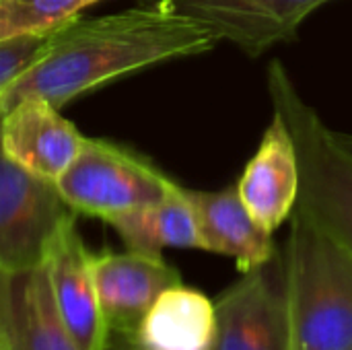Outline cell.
I'll list each match as a JSON object with an SVG mask.
<instances>
[{"mask_svg":"<svg viewBox=\"0 0 352 350\" xmlns=\"http://www.w3.org/2000/svg\"><path fill=\"white\" fill-rule=\"evenodd\" d=\"M214 35L169 2L142 4L101 19H74L50 35L41 54L0 93V118L37 95L58 109L74 97L148 66L198 56Z\"/></svg>","mask_w":352,"mask_h":350,"instance_id":"obj_1","label":"cell"},{"mask_svg":"<svg viewBox=\"0 0 352 350\" xmlns=\"http://www.w3.org/2000/svg\"><path fill=\"white\" fill-rule=\"evenodd\" d=\"M278 276L291 349L352 350V256L297 206Z\"/></svg>","mask_w":352,"mask_h":350,"instance_id":"obj_2","label":"cell"},{"mask_svg":"<svg viewBox=\"0 0 352 350\" xmlns=\"http://www.w3.org/2000/svg\"><path fill=\"white\" fill-rule=\"evenodd\" d=\"M268 93L295 142L297 208L352 256V149L303 101L280 60L270 64Z\"/></svg>","mask_w":352,"mask_h":350,"instance_id":"obj_3","label":"cell"},{"mask_svg":"<svg viewBox=\"0 0 352 350\" xmlns=\"http://www.w3.org/2000/svg\"><path fill=\"white\" fill-rule=\"evenodd\" d=\"M173 184L138 153L87 136L74 161L56 179L60 196L76 215L103 221L165 198Z\"/></svg>","mask_w":352,"mask_h":350,"instance_id":"obj_4","label":"cell"},{"mask_svg":"<svg viewBox=\"0 0 352 350\" xmlns=\"http://www.w3.org/2000/svg\"><path fill=\"white\" fill-rule=\"evenodd\" d=\"M76 215L45 182L0 149V274H23L43 264L58 227Z\"/></svg>","mask_w":352,"mask_h":350,"instance_id":"obj_5","label":"cell"},{"mask_svg":"<svg viewBox=\"0 0 352 350\" xmlns=\"http://www.w3.org/2000/svg\"><path fill=\"white\" fill-rule=\"evenodd\" d=\"M91 262L93 252L78 233L76 215H70L52 237L41 266L56 307L80 350H107L111 336L99 305Z\"/></svg>","mask_w":352,"mask_h":350,"instance_id":"obj_6","label":"cell"},{"mask_svg":"<svg viewBox=\"0 0 352 350\" xmlns=\"http://www.w3.org/2000/svg\"><path fill=\"white\" fill-rule=\"evenodd\" d=\"M241 274L217 301L214 350H293L278 268Z\"/></svg>","mask_w":352,"mask_h":350,"instance_id":"obj_7","label":"cell"},{"mask_svg":"<svg viewBox=\"0 0 352 350\" xmlns=\"http://www.w3.org/2000/svg\"><path fill=\"white\" fill-rule=\"evenodd\" d=\"M93 278L109 336L132 340L142 318L163 291L182 283L177 268L163 256L126 250L93 254Z\"/></svg>","mask_w":352,"mask_h":350,"instance_id":"obj_8","label":"cell"},{"mask_svg":"<svg viewBox=\"0 0 352 350\" xmlns=\"http://www.w3.org/2000/svg\"><path fill=\"white\" fill-rule=\"evenodd\" d=\"M330 0H171L169 4L206 27L214 39L260 56L278 41L291 39L299 25Z\"/></svg>","mask_w":352,"mask_h":350,"instance_id":"obj_9","label":"cell"},{"mask_svg":"<svg viewBox=\"0 0 352 350\" xmlns=\"http://www.w3.org/2000/svg\"><path fill=\"white\" fill-rule=\"evenodd\" d=\"M85 136L58 107L31 95L0 118V149L29 173L56 184L82 146Z\"/></svg>","mask_w":352,"mask_h":350,"instance_id":"obj_10","label":"cell"},{"mask_svg":"<svg viewBox=\"0 0 352 350\" xmlns=\"http://www.w3.org/2000/svg\"><path fill=\"white\" fill-rule=\"evenodd\" d=\"M237 188L245 208L264 231L274 235L291 219L299 198V163L291 132L278 113L266 128Z\"/></svg>","mask_w":352,"mask_h":350,"instance_id":"obj_11","label":"cell"},{"mask_svg":"<svg viewBox=\"0 0 352 350\" xmlns=\"http://www.w3.org/2000/svg\"><path fill=\"white\" fill-rule=\"evenodd\" d=\"M186 194L196 212L204 252L235 260L241 274L264 268L278 258L272 233L254 221L239 196L237 184L219 192L186 188Z\"/></svg>","mask_w":352,"mask_h":350,"instance_id":"obj_12","label":"cell"},{"mask_svg":"<svg viewBox=\"0 0 352 350\" xmlns=\"http://www.w3.org/2000/svg\"><path fill=\"white\" fill-rule=\"evenodd\" d=\"M0 322L12 350H80L56 307L43 266L0 274Z\"/></svg>","mask_w":352,"mask_h":350,"instance_id":"obj_13","label":"cell"},{"mask_svg":"<svg viewBox=\"0 0 352 350\" xmlns=\"http://www.w3.org/2000/svg\"><path fill=\"white\" fill-rule=\"evenodd\" d=\"M217 309L204 293L184 283L159 295L142 318L134 350H214Z\"/></svg>","mask_w":352,"mask_h":350,"instance_id":"obj_14","label":"cell"},{"mask_svg":"<svg viewBox=\"0 0 352 350\" xmlns=\"http://www.w3.org/2000/svg\"><path fill=\"white\" fill-rule=\"evenodd\" d=\"M126 250L163 256L165 248L202 250L198 221L186 188L173 184L165 198L107 219Z\"/></svg>","mask_w":352,"mask_h":350,"instance_id":"obj_15","label":"cell"},{"mask_svg":"<svg viewBox=\"0 0 352 350\" xmlns=\"http://www.w3.org/2000/svg\"><path fill=\"white\" fill-rule=\"evenodd\" d=\"M99 0H0V41L45 37Z\"/></svg>","mask_w":352,"mask_h":350,"instance_id":"obj_16","label":"cell"},{"mask_svg":"<svg viewBox=\"0 0 352 350\" xmlns=\"http://www.w3.org/2000/svg\"><path fill=\"white\" fill-rule=\"evenodd\" d=\"M47 39L50 35L0 41V93L8 87V83L14 76H19L41 54Z\"/></svg>","mask_w":352,"mask_h":350,"instance_id":"obj_17","label":"cell"},{"mask_svg":"<svg viewBox=\"0 0 352 350\" xmlns=\"http://www.w3.org/2000/svg\"><path fill=\"white\" fill-rule=\"evenodd\" d=\"M107 350H134V347H132V340H126V338H120V336H111L109 338V349Z\"/></svg>","mask_w":352,"mask_h":350,"instance_id":"obj_18","label":"cell"},{"mask_svg":"<svg viewBox=\"0 0 352 350\" xmlns=\"http://www.w3.org/2000/svg\"><path fill=\"white\" fill-rule=\"evenodd\" d=\"M0 350H12L10 349V342H8V336H6V330L0 322Z\"/></svg>","mask_w":352,"mask_h":350,"instance_id":"obj_19","label":"cell"},{"mask_svg":"<svg viewBox=\"0 0 352 350\" xmlns=\"http://www.w3.org/2000/svg\"><path fill=\"white\" fill-rule=\"evenodd\" d=\"M340 136L344 138V142H346V144L352 149V134H340Z\"/></svg>","mask_w":352,"mask_h":350,"instance_id":"obj_20","label":"cell"},{"mask_svg":"<svg viewBox=\"0 0 352 350\" xmlns=\"http://www.w3.org/2000/svg\"><path fill=\"white\" fill-rule=\"evenodd\" d=\"M144 4H159V2H171V0H142Z\"/></svg>","mask_w":352,"mask_h":350,"instance_id":"obj_21","label":"cell"}]
</instances>
